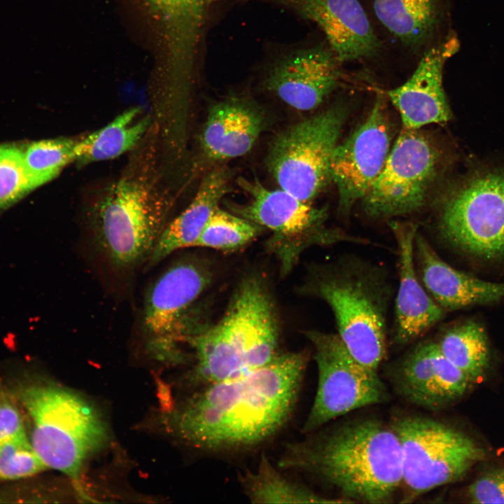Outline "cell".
I'll use <instances>...</instances> for the list:
<instances>
[{"instance_id":"obj_1","label":"cell","mask_w":504,"mask_h":504,"mask_svg":"<svg viewBox=\"0 0 504 504\" xmlns=\"http://www.w3.org/2000/svg\"><path fill=\"white\" fill-rule=\"evenodd\" d=\"M307 361L304 353L277 354L253 371L206 385L169 414L168 424L180 439L202 450L257 445L290 417Z\"/></svg>"},{"instance_id":"obj_2","label":"cell","mask_w":504,"mask_h":504,"mask_svg":"<svg viewBox=\"0 0 504 504\" xmlns=\"http://www.w3.org/2000/svg\"><path fill=\"white\" fill-rule=\"evenodd\" d=\"M279 465L318 476L351 503H380L402 485V454L391 426L374 419L344 423L289 444Z\"/></svg>"},{"instance_id":"obj_3","label":"cell","mask_w":504,"mask_h":504,"mask_svg":"<svg viewBox=\"0 0 504 504\" xmlns=\"http://www.w3.org/2000/svg\"><path fill=\"white\" fill-rule=\"evenodd\" d=\"M278 320L269 292L258 278H247L222 318L188 339L196 358L192 381L206 386L253 371L278 354Z\"/></svg>"},{"instance_id":"obj_4","label":"cell","mask_w":504,"mask_h":504,"mask_svg":"<svg viewBox=\"0 0 504 504\" xmlns=\"http://www.w3.org/2000/svg\"><path fill=\"white\" fill-rule=\"evenodd\" d=\"M151 155L135 159L92 207L97 243L118 269L149 259L164 227L170 200L159 186Z\"/></svg>"},{"instance_id":"obj_5","label":"cell","mask_w":504,"mask_h":504,"mask_svg":"<svg viewBox=\"0 0 504 504\" xmlns=\"http://www.w3.org/2000/svg\"><path fill=\"white\" fill-rule=\"evenodd\" d=\"M309 287L331 308L338 335L351 355L377 371L386 354L391 295L386 275L358 258H342L318 273Z\"/></svg>"},{"instance_id":"obj_6","label":"cell","mask_w":504,"mask_h":504,"mask_svg":"<svg viewBox=\"0 0 504 504\" xmlns=\"http://www.w3.org/2000/svg\"><path fill=\"white\" fill-rule=\"evenodd\" d=\"M18 396L32 422L36 453L47 468L64 473L80 490L85 461L106 441L101 415L77 393L56 385H28Z\"/></svg>"},{"instance_id":"obj_7","label":"cell","mask_w":504,"mask_h":504,"mask_svg":"<svg viewBox=\"0 0 504 504\" xmlns=\"http://www.w3.org/2000/svg\"><path fill=\"white\" fill-rule=\"evenodd\" d=\"M402 454V502L463 477L485 450L462 431L437 419L406 416L391 425Z\"/></svg>"},{"instance_id":"obj_8","label":"cell","mask_w":504,"mask_h":504,"mask_svg":"<svg viewBox=\"0 0 504 504\" xmlns=\"http://www.w3.org/2000/svg\"><path fill=\"white\" fill-rule=\"evenodd\" d=\"M439 232L454 248L485 260L504 259V169L475 172L442 206Z\"/></svg>"},{"instance_id":"obj_9","label":"cell","mask_w":504,"mask_h":504,"mask_svg":"<svg viewBox=\"0 0 504 504\" xmlns=\"http://www.w3.org/2000/svg\"><path fill=\"white\" fill-rule=\"evenodd\" d=\"M238 184L250 199L245 204L232 206V209L272 232L267 246L281 262L282 274L291 270L309 246L356 240L324 229V209L314 207L281 188L268 189L257 179L239 178Z\"/></svg>"},{"instance_id":"obj_10","label":"cell","mask_w":504,"mask_h":504,"mask_svg":"<svg viewBox=\"0 0 504 504\" xmlns=\"http://www.w3.org/2000/svg\"><path fill=\"white\" fill-rule=\"evenodd\" d=\"M210 281L205 266L187 260L167 268L148 290L142 326L147 349L158 360H184L181 344L204 326L196 323L191 308Z\"/></svg>"},{"instance_id":"obj_11","label":"cell","mask_w":504,"mask_h":504,"mask_svg":"<svg viewBox=\"0 0 504 504\" xmlns=\"http://www.w3.org/2000/svg\"><path fill=\"white\" fill-rule=\"evenodd\" d=\"M345 111L341 106L301 121L275 137L268 167L280 188L309 202L330 178Z\"/></svg>"},{"instance_id":"obj_12","label":"cell","mask_w":504,"mask_h":504,"mask_svg":"<svg viewBox=\"0 0 504 504\" xmlns=\"http://www.w3.org/2000/svg\"><path fill=\"white\" fill-rule=\"evenodd\" d=\"M306 335L315 349L318 386L304 433L315 431L354 410L387 400L386 388L377 371L358 361L338 334L312 330Z\"/></svg>"},{"instance_id":"obj_13","label":"cell","mask_w":504,"mask_h":504,"mask_svg":"<svg viewBox=\"0 0 504 504\" xmlns=\"http://www.w3.org/2000/svg\"><path fill=\"white\" fill-rule=\"evenodd\" d=\"M438 160L435 147L419 129L403 127L364 198L365 212L389 217L419 209L435 178Z\"/></svg>"},{"instance_id":"obj_14","label":"cell","mask_w":504,"mask_h":504,"mask_svg":"<svg viewBox=\"0 0 504 504\" xmlns=\"http://www.w3.org/2000/svg\"><path fill=\"white\" fill-rule=\"evenodd\" d=\"M389 129L383 99L378 98L364 122L335 148L330 178L342 211L364 199L381 174L390 152Z\"/></svg>"},{"instance_id":"obj_15","label":"cell","mask_w":504,"mask_h":504,"mask_svg":"<svg viewBox=\"0 0 504 504\" xmlns=\"http://www.w3.org/2000/svg\"><path fill=\"white\" fill-rule=\"evenodd\" d=\"M393 380L406 400L432 411L458 400L472 384L433 341L420 342L407 353L395 367Z\"/></svg>"},{"instance_id":"obj_16","label":"cell","mask_w":504,"mask_h":504,"mask_svg":"<svg viewBox=\"0 0 504 504\" xmlns=\"http://www.w3.org/2000/svg\"><path fill=\"white\" fill-rule=\"evenodd\" d=\"M284 6L316 24L339 62L374 57L380 42L359 0H262Z\"/></svg>"},{"instance_id":"obj_17","label":"cell","mask_w":504,"mask_h":504,"mask_svg":"<svg viewBox=\"0 0 504 504\" xmlns=\"http://www.w3.org/2000/svg\"><path fill=\"white\" fill-rule=\"evenodd\" d=\"M338 62L331 49L324 46L298 50L274 63L265 85L290 107L309 111L337 86Z\"/></svg>"},{"instance_id":"obj_18","label":"cell","mask_w":504,"mask_h":504,"mask_svg":"<svg viewBox=\"0 0 504 504\" xmlns=\"http://www.w3.org/2000/svg\"><path fill=\"white\" fill-rule=\"evenodd\" d=\"M398 252L399 286L396 298L393 342L404 346L425 334L441 321L445 311L420 283L414 265L416 227L412 223L391 222Z\"/></svg>"},{"instance_id":"obj_19","label":"cell","mask_w":504,"mask_h":504,"mask_svg":"<svg viewBox=\"0 0 504 504\" xmlns=\"http://www.w3.org/2000/svg\"><path fill=\"white\" fill-rule=\"evenodd\" d=\"M454 50V44L450 41L430 48L405 83L386 92L400 113L403 127L420 129L428 124L446 122L451 118L442 87V69Z\"/></svg>"},{"instance_id":"obj_20","label":"cell","mask_w":504,"mask_h":504,"mask_svg":"<svg viewBox=\"0 0 504 504\" xmlns=\"http://www.w3.org/2000/svg\"><path fill=\"white\" fill-rule=\"evenodd\" d=\"M414 257L424 288L444 311L487 304L504 298V283L484 281L452 267L418 231Z\"/></svg>"},{"instance_id":"obj_21","label":"cell","mask_w":504,"mask_h":504,"mask_svg":"<svg viewBox=\"0 0 504 504\" xmlns=\"http://www.w3.org/2000/svg\"><path fill=\"white\" fill-rule=\"evenodd\" d=\"M265 125L263 114L252 103L230 97L214 104L203 127L200 141L208 158L225 160L251 150Z\"/></svg>"},{"instance_id":"obj_22","label":"cell","mask_w":504,"mask_h":504,"mask_svg":"<svg viewBox=\"0 0 504 504\" xmlns=\"http://www.w3.org/2000/svg\"><path fill=\"white\" fill-rule=\"evenodd\" d=\"M229 181L230 174L224 168L207 174L190 204L164 227L148 259L150 265L178 249L195 246L211 215L228 191Z\"/></svg>"},{"instance_id":"obj_23","label":"cell","mask_w":504,"mask_h":504,"mask_svg":"<svg viewBox=\"0 0 504 504\" xmlns=\"http://www.w3.org/2000/svg\"><path fill=\"white\" fill-rule=\"evenodd\" d=\"M377 20L405 46L418 48L433 36L442 18V0H372Z\"/></svg>"},{"instance_id":"obj_24","label":"cell","mask_w":504,"mask_h":504,"mask_svg":"<svg viewBox=\"0 0 504 504\" xmlns=\"http://www.w3.org/2000/svg\"><path fill=\"white\" fill-rule=\"evenodd\" d=\"M150 118L140 107L118 115L106 126L78 139L75 162L80 164L117 158L134 148L150 129Z\"/></svg>"},{"instance_id":"obj_25","label":"cell","mask_w":504,"mask_h":504,"mask_svg":"<svg viewBox=\"0 0 504 504\" xmlns=\"http://www.w3.org/2000/svg\"><path fill=\"white\" fill-rule=\"evenodd\" d=\"M241 485L253 503H339L342 499L324 497L307 486L293 481L278 470L265 456L258 468L241 476Z\"/></svg>"},{"instance_id":"obj_26","label":"cell","mask_w":504,"mask_h":504,"mask_svg":"<svg viewBox=\"0 0 504 504\" xmlns=\"http://www.w3.org/2000/svg\"><path fill=\"white\" fill-rule=\"evenodd\" d=\"M443 354L469 379L476 383L488 370L490 353L482 326L465 321L444 332L436 342Z\"/></svg>"},{"instance_id":"obj_27","label":"cell","mask_w":504,"mask_h":504,"mask_svg":"<svg viewBox=\"0 0 504 504\" xmlns=\"http://www.w3.org/2000/svg\"><path fill=\"white\" fill-rule=\"evenodd\" d=\"M78 139L60 137L29 143L22 148L26 176L31 191L56 178L75 162Z\"/></svg>"},{"instance_id":"obj_28","label":"cell","mask_w":504,"mask_h":504,"mask_svg":"<svg viewBox=\"0 0 504 504\" xmlns=\"http://www.w3.org/2000/svg\"><path fill=\"white\" fill-rule=\"evenodd\" d=\"M262 228L242 216L217 207L209 218L195 246L224 251H235L255 239Z\"/></svg>"},{"instance_id":"obj_29","label":"cell","mask_w":504,"mask_h":504,"mask_svg":"<svg viewBox=\"0 0 504 504\" xmlns=\"http://www.w3.org/2000/svg\"><path fill=\"white\" fill-rule=\"evenodd\" d=\"M164 22L169 41L188 45L200 39L209 0H148Z\"/></svg>"},{"instance_id":"obj_30","label":"cell","mask_w":504,"mask_h":504,"mask_svg":"<svg viewBox=\"0 0 504 504\" xmlns=\"http://www.w3.org/2000/svg\"><path fill=\"white\" fill-rule=\"evenodd\" d=\"M31 192L26 176L22 147L0 145V211L13 206Z\"/></svg>"},{"instance_id":"obj_31","label":"cell","mask_w":504,"mask_h":504,"mask_svg":"<svg viewBox=\"0 0 504 504\" xmlns=\"http://www.w3.org/2000/svg\"><path fill=\"white\" fill-rule=\"evenodd\" d=\"M46 468L26 435L0 443V479L24 478Z\"/></svg>"},{"instance_id":"obj_32","label":"cell","mask_w":504,"mask_h":504,"mask_svg":"<svg viewBox=\"0 0 504 504\" xmlns=\"http://www.w3.org/2000/svg\"><path fill=\"white\" fill-rule=\"evenodd\" d=\"M467 494L471 503H504V468L482 474L469 485Z\"/></svg>"},{"instance_id":"obj_33","label":"cell","mask_w":504,"mask_h":504,"mask_svg":"<svg viewBox=\"0 0 504 504\" xmlns=\"http://www.w3.org/2000/svg\"><path fill=\"white\" fill-rule=\"evenodd\" d=\"M24 435L23 421L17 405L6 394L0 393V443Z\"/></svg>"}]
</instances>
